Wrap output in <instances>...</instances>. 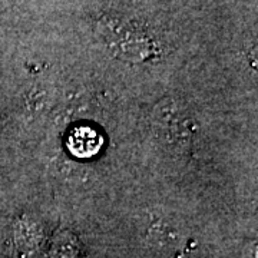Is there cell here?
Instances as JSON below:
<instances>
[{
  "label": "cell",
  "mask_w": 258,
  "mask_h": 258,
  "mask_svg": "<svg viewBox=\"0 0 258 258\" xmlns=\"http://www.w3.org/2000/svg\"><path fill=\"white\" fill-rule=\"evenodd\" d=\"M96 30L103 45L118 59L141 63L159 56V42L137 20L106 15L99 19Z\"/></svg>",
  "instance_id": "1"
},
{
  "label": "cell",
  "mask_w": 258,
  "mask_h": 258,
  "mask_svg": "<svg viewBox=\"0 0 258 258\" xmlns=\"http://www.w3.org/2000/svg\"><path fill=\"white\" fill-rule=\"evenodd\" d=\"M151 123L158 141L171 151L188 149L198 131V123L189 109L172 98L158 103Z\"/></svg>",
  "instance_id": "2"
}]
</instances>
